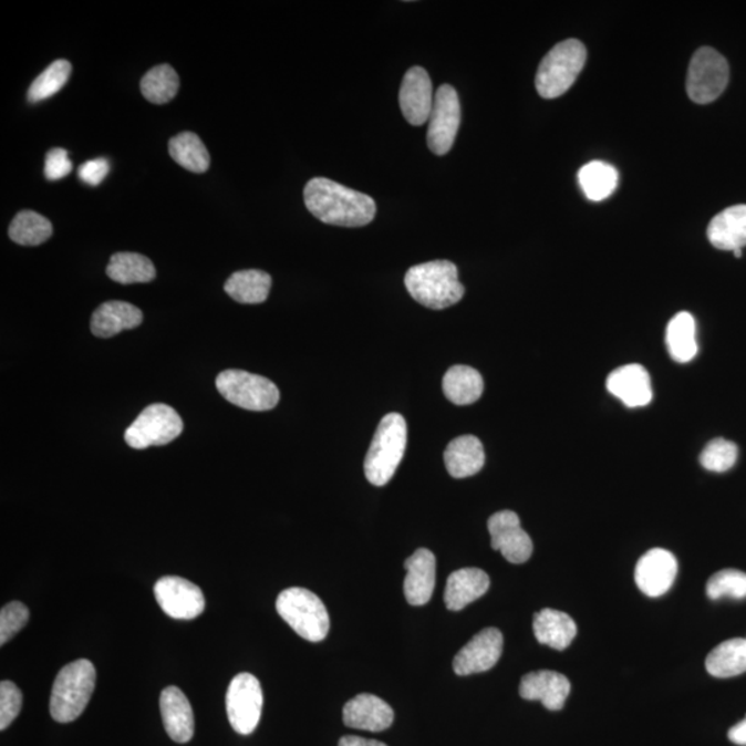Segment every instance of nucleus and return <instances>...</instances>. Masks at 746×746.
Returning <instances> with one entry per match:
<instances>
[{"mask_svg": "<svg viewBox=\"0 0 746 746\" xmlns=\"http://www.w3.org/2000/svg\"><path fill=\"white\" fill-rule=\"evenodd\" d=\"M304 204L325 225L364 227L375 219L376 204L370 195L315 177L304 187Z\"/></svg>", "mask_w": 746, "mask_h": 746, "instance_id": "f257e3e1", "label": "nucleus"}, {"mask_svg": "<svg viewBox=\"0 0 746 746\" xmlns=\"http://www.w3.org/2000/svg\"><path fill=\"white\" fill-rule=\"evenodd\" d=\"M404 281L411 297L427 309H448L460 302L465 294L458 278V267L448 260L427 261L411 267Z\"/></svg>", "mask_w": 746, "mask_h": 746, "instance_id": "f03ea898", "label": "nucleus"}, {"mask_svg": "<svg viewBox=\"0 0 746 746\" xmlns=\"http://www.w3.org/2000/svg\"><path fill=\"white\" fill-rule=\"evenodd\" d=\"M96 687V667L89 660L65 665L55 677L50 715L59 723L74 722L85 712Z\"/></svg>", "mask_w": 746, "mask_h": 746, "instance_id": "7ed1b4c3", "label": "nucleus"}, {"mask_svg": "<svg viewBox=\"0 0 746 746\" xmlns=\"http://www.w3.org/2000/svg\"><path fill=\"white\" fill-rule=\"evenodd\" d=\"M406 448V422L400 414L383 417L364 462L365 476L376 487L386 486L397 472Z\"/></svg>", "mask_w": 746, "mask_h": 746, "instance_id": "20e7f679", "label": "nucleus"}, {"mask_svg": "<svg viewBox=\"0 0 746 746\" xmlns=\"http://www.w3.org/2000/svg\"><path fill=\"white\" fill-rule=\"evenodd\" d=\"M277 611L283 621L309 642H322L330 633V614L319 595L304 588H289L278 595Z\"/></svg>", "mask_w": 746, "mask_h": 746, "instance_id": "39448f33", "label": "nucleus"}, {"mask_svg": "<svg viewBox=\"0 0 746 746\" xmlns=\"http://www.w3.org/2000/svg\"><path fill=\"white\" fill-rule=\"evenodd\" d=\"M587 48L578 39H567L556 44L545 55L537 72L536 86L539 96L558 99L573 85L587 64Z\"/></svg>", "mask_w": 746, "mask_h": 746, "instance_id": "423d86ee", "label": "nucleus"}, {"mask_svg": "<svg viewBox=\"0 0 746 746\" xmlns=\"http://www.w3.org/2000/svg\"><path fill=\"white\" fill-rule=\"evenodd\" d=\"M219 393L248 411H269L280 401V390L269 379L241 370L222 371L216 379Z\"/></svg>", "mask_w": 746, "mask_h": 746, "instance_id": "0eeeda50", "label": "nucleus"}, {"mask_svg": "<svg viewBox=\"0 0 746 746\" xmlns=\"http://www.w3.org/2000/svg\"><path fill=\"white\" fill-rule=\"evenodd\" d=\"M731 70L717 50L701 48L695 52L688 66L687 93L697 104H709L726 91Z\"/></svg>", "mask_w": 746, "mask_h": 746, "instance_id": "6e6552de", "label": "nucleus"}, {"mask_svg": "<svg viewBox=\"0 0 746 746\" xmlns=\"http://www.w3.org/2000/svg\"><path fill=\"white\" fill-rule=\"evenodd\" d=\"M183 432L179 414L166 404L147 406L125 432V442L135 449H146L153 445H166Z\"/></svg>", "mask_w": 746, "mask_h": 746, "instance_id": "1a4fd4ad", "label": "nucleus"}, {"mask_svg": "<svg viewBox=\"0 0 746 746\" xmlns=\"http://www.w3.org/2000/svg\"><path fill=\"white\" fill-rule=\"evenodd\" d=\"M230 725L241 736H249L258 727L263 711V690L258 677L239 673L232 678L226 695Z\"/></svg>", "mask_w": 746, "mask_h": 746, "instance_id": "9d476101", "label": "nucleus"}, {"mask_svg": "<svg viewBox=\"0 0 746 746\" xmlns=\"http://www.w3.org/2000/svg\"><path fill=\"white\" fill-rule=\"evenodd\" d=\"M460 125L458 93L450 85L438 87L434 94L433 110L428 118L427 146L436 155H445L454 146Z\"/></svg>", "mask_w": 746, "mask_h": 746, "instance_id": "9b49d317", "label": "nucleus"}, {"mask_svg": "<svg viewBox=\"0 0 746 746\" xmlns=\"http://www.w3.org/2000/svg\"><path fill=\"white\" fill-rule=\"evenodd\" d=\"M154 594L160 609L174 620H194L205 610L203 590L185 578H160L155 583Z\"/></svg>", "mask_w": 746, "mask_h": 746, "instance_id": "f8f14e48", "label": "nucleus"}, {"mask_svg": "<svg viewBox=\"0 0 746 746\" xmlns=\"http://www.w3.org/2000/svg\"><path fill=\"white\" fill-rule=\"evenodd\" d=\"M488 531L493 549L502 553L511 564H522L530 560L533 545L530 536L522 530L520 517L515 511L502 510L489 517Z\"/></svg>", "mask_w": 746, "mask_h": 746, "instance_id": "ddd939ff", "label": "nucleus"}, {"mask_svg": "<svg viewBox=\"0 0 746 746\" xmlns=\"http://www.w3.org/2000/svg\"><path fill=\"white\" fill-rule=\"evenodd\" d=\"M504 651V634L497 628L483 629L454 659L456 675L469 676L493 670Z\"/></svg>", "mask_w": 746, "mask_h": 746, "instance_id": "4468645a", "label": "nucleus"}, {"mask_svg": "<svg viewBox=\"0 0 746 746\" xmlns=\"http://www.w3.org/2000/svg\"><path fill=\"white\" fill-rule=\"evenodd\" d=\"M434 103L433 83L422 66L406 71L400 89V107L412 126L425 125Z\"/></svg>", "mask_w": 746, "mask_h": 746, "instance_id": "2eb2a0df", "label": "nucleus"}, {"mask_svg": "<svg viewBox=\"0 0 746 746\" xmlns=\"http://www.w3.org/2000/svg\"><path fill=\"white\" fill-rule=\"evenodd\" d=\"M677 576V560L665 549H651L638 561L634 581L650 598H660L672 588Z\"/></svg>", "mask_w": 746, "mask_h": 746, "instance_id": "dca6fc26", "label": "nucleus"}, {"mask_svg": "<svg viewBox=\"0 0 746 746\" xmlns=\"http://www.w3.org/2000/svg\"><path fill=\"white\" fill-rule=\"evenodd\" d=\"M607 388L628 408H640L653 401V387L647 370L639 364L623 365L607 377Z\"/></svg>", "mask_w": 746, "mask_h": 746, "instance_id": "f3484780", "label": "nucleus"}, {"mask_svg": "<svg viewBox=\"0 0 746 746\" xmlns=\"http://www.w3.org/2000/svg\"><path fill=\"white\" fill-rule=\"evenodd\" d=\"M343 722L358 731L379 733L393 725L394 711L376 695L359 694L344 705Z\"/></svg>", "mask_w": 746, "mask_h": 746, "instance_id": "a211bd4d", "label": "nucleus"}, {"mask_svg": "<svg viewBox=\"0 0 746 746\" xmlns=\"http://www.w3.org/2000/svg\"><path fill=\"white\" fill-rule=\"evenodd\" d=\"M404 593L411 605H425L436 587V556L428 549H417L404 562Z\"/></svg>", "mask_w": 746, "mask_h": 746, "instance_id": "6ab92c4d", "label": "nucleus"}, {"mask_svg": "<svg viewBox=\"0 0 746 746\" xmlns=\"http://www.w3.org/2000/svg\"><path fill=\"white\" fill-rule=\"evenodd\" d=\"M571 683L564 675L553 671L528 673L521 678L520 695L527 701H541L545 708L560 711L564 708Z\"/></svg>", "mask_w": 746, "mask_h": 746, "instance_id": "aec40b11", "label": "nucleus"}, {"mask_svg": "<svg viewBox=\"0 0 746 746\" xmlns=\"http://www.w3.org/2000/svg\"><path fill=\"white\" fill-rule=\"evenodd\" d=\"M160 715L168 736L175 743L186 744L194 737L191 704L179 687H166L159 698Z\"/></svg>", "mask_w": 746, "mask_h": 746, "instance_id": "412c9836", "label": "nucleus"}, {"mask_svg": "<svg viewBox=\"0 0 746 746\" xmlns=\"http://www.w3.org/2000/svg\"><path fill=\"white\" fill-rule=\"evenodd\" d=\"M489 583L491 582L487 572L478 568H462L448 578L444 593L445 605L450 611L464 610L488 592Z\"/></svg>", "mask_w": 746, "mask_h": 746, "instance_id": "4be33fe9", "label": "nucleus"}, {"mask_svg": "<svg viewBox=\"0 0 746 746\" xmlns=\"http://www.w3.org/2000/svg\"><path fill=\"white\" fill-rule=\"evenodd\" d=\"M143 322L142 310L131 303L107 302L94 311L91 330L94 336L107 339L118 335L122 331L133 330Z\"/></svg>", "mask_w": 746, "mask_h": 746, "instance_id": "5701e85b", "label": "nucleus"}, {"mask_svg": "<svg viewBox=\"0 0 746 746\" xmlns=\"http://www.w3.org/2000/svg\"><path fill=\"white\" fill-rule=\"evenodd\" d=\"M708 239L721 250L743 249L746 247V205H734L711 220Z\"/></svg>", "mask_w": 746, "mask_h": 746, "instance_id": "b1692460", "label": "nucleus"}, {"mask_svg": "<svg viewBox=\"0 0 746 746\" xmlns=\"http://www.w3.org/2000/svg\"><path fill=\"white\" fill-rule=\"evenodd\" d=\"M533 634L539 643L562 651L577 636V623L566 612L543 609L533 615Z\"/></svg>", "mask_w": 746, "mask_h": 746, "instance_id": "393cba45", "label": "nucleus"}, {"mask_svg": "<svg viewBox=\"0 0 746 746\" xmlns=\"http://www.w3.org/2000/svg\"><path fill=\"white\" fill-rule=\"evenodd\" d=\"M445 466L450 476L466 478L477 475L486 464L484 447L475 436L456 437L444 454Z\"/></svg>", "mask_w": 746, "mask_h": 746, "instance_id": "a878e982", "label": "nucleus"}, {"mask_svg": "<svg viewBox=\"0 0 746 746\" xmlns=\"http://www.w3.org/2000/svg\"><path fill=\"white\" fill-rule=\"evenodd\" d=\"M445 397L455 405H470L481 397L484 381L480 372L466 365H455L443 379Z\"/></svg>", "mask_w": 746, "mask_h": 746, "instance_id": "bb28decb", "label": "nucleus"}, {"mask_svg": "<svg viewBox=\"0 0 746 746\" xmlns=\"http://www.w3.org/2000/svg\"><path fill=\"white\" fill-rule=\"evenodd\" d=\"M666 346L677 363H690L698 353L697 325L687 311L678 313L666 328Z\"/></svg>", "mask_w": 746, "mask_h": 746, "instance_id": "cd10ccee", "label": "nucleus"}, {"mask_svg": "<svg viewBox=\"0 0 746 746\" xmlns=\"http://www.w3.org/2000/svg\"><path fill=\"white\" fill-rule=\"evenodd\" d=\"M271 277L261 270L234 272L225 283L228 297L241 304H260L269 298Z\"/></svg>", "mask_w": 746, "mask_h": 746, "instance_id": "c85d7f7f", "label": "nucleus"}, {"mask_svg": "<svg viewBox=\"0 0 746 746\" xmlns=\"http://www.w3.org/2000/svg\"><path fill=\"white\" fill-rule=\"evenodd\" d=\"M705 667L714 677L743 675L746 672V639H731L717 645L706 656Z\"/></svg>", "mask_w": 746, "mask_h": 746, "instance_id": "c756f323", "label": "nucleus"}, {"mask_svg": "<svg viewBox=\"0 0 746 746\" xmlns=\"http://www.w3.org/2000/svg\"><path fill=\"white\" fill-rule=\"evenodd\" d=\"M111 280L131 286V283L152 282L157 276L153 261L141 253L118 252L111 256L107 267Z\"/></svg>", "mask_w": 746, "mask_h": 746, "instance_id": "7c9ffc66", "label": "nucleus"}, {"mask_svg": "<svg viewBox=\"0 0 746 746\" xmlns=\"http://www.w3.org/2000/svg\"><path fill=\"white\" fill-rule=\"evenodd\" d=\"M578 180L587 198L600 203L615 191L618 170L610 164L592 160L579 170Z\"/></svg>", "mask_w": 746, "mask_h": 746, "instance_id": "2f4dec72", "label": "nucleus"}, {"mask_svg": "<svg viewBox=\"0 0 746 746\" xmlns=\"http://www.w3.org/2000/svg\"><path fill=\"white\" fill-rule=\"evenodd\" d=\"M169 154L176 164L193 174H205L209 169L210 157L205 144L193 132H183L170 138Z\"/></svg>", "mask_w": 746, "mask_h": 746, "instance_id": "473e14b6", "label": "nucleus"}, {"mask_svg": "<svg viewBox=\"0 0 746 746\" xmlns=\"http://www.w3.org/2000/svg\"><path fill=\"white\" fill-rule=\"evenodd\" d=\"M52 234V222L33 210H22L17 214L9 227L11 241L24 245V247H37V245L46 242Z\"/></svg>", "mask_w": 746, "mask_h": 746, "instance_id": "72a5a7b5", "label": "nucleus"}, {"mask_svg": "<svg viewBox=\"0 0 746 746\" xmlns=\"http://www.w3.org/2000/svg\"><path fill=\"white\" fill-rule=\"evenodd\" d=\"M141 87L149 103L163 105L174 100L179 92V75L169 64H160L143 76Z\"/></svg>", "mask_w": 746, "mask_h": 746, "instance_id": "f704fd0d", "label": "nucleus"}, {"mask_svg": "<svg viewBox=\"0 0 746 746\" xmlns=\"http://www.w3.org/2000/svg\"><path fill=\"white\" fill-rule=\"evenodd\" d=\"M71 72L72 65L70 61L55 60L28 89V100H30V103L43 102V100L59 93L65 86V83L69 82Z\"/></svg>", "mask_w": 746, "mask_h": 746, "instance_id": "c9c22d12", "label": "nucleus"}, {"mask_svg": "<svg viewBox=\"0 0 746 746\" xmlns=\"http://www.w3.org/2000/svg\"><path fill=\"white\" fill-rule=\"evenodd\" d=\"M706 594L711 600L722 598H746V573L738 570H722L714 573L706 583Z\"/></svg>", "mask_w": 746, "mask_h": 746, "instance_id": "e433bc0d", "label": "nucleus"}, {"mask_svg": "<svg viewBox=\"0 0 746 746\" xmlns=\"http://www.w3.org/2000/svg\"><path fill=\"white\" fill-rule=\"evenodd\" d=\"M738 459V447L725 438H715L706 445L700 456L704 469L715 473L731 470Z\"/></svg>", "mask_w": 746, "mask_h": 746, "instance_id": "4c0bfd02", "label": "nucleus"}, {"mask_svg": "<svg viewBox=\"0 0 746 746\" xmlns=\"http://www.w3.org/2000/svg\"><path fill=\"white\" fill-rule=\"evenodd\" d=\"M30 621V611L20 601L6 604L0 611V644L4 645L14 638Z\"/></svg>", "mask_w": 746, "mask_h": 746, "instance_id": "58836bf2", "label": "nucleus"}, {"mask_svg": "<svg viewBox=\"0 0 746 746\" xmlns=\"http://www.w3.org/2000/svg\"><path fill=\"white\" fill-rule=\"evenodd\" d=\"M21 706V690L13 682L0 683V731L4 732L15 721Z\"/></svg>", "mask_w": 746, "mask_h": 746, "instance_id": "ea45409f", "label": "nucleus"}, {"mask_svg": "<svg viewBox=\"0 0 746 746\" xmlns=\"http://www.w3.org/2000/svg\"><path fill=\"white\" fill-rule=\"evenodd\" d=\"M72 170V163L69 153L64 148H53L46 154L44 163V176L50 182H58L69 176Z\"/></svg>", "mask_w": 746, "mask_h": 746, "instance_id": "a19ab883", "label": "nucleus"}, {"mask_svg": "<svg viewBox=\"0 0 746 746\" xmlns=\"http://www.w3.org/2000/svg\"><path fill=\"white\" fill-rule=\"evenodd\" d=\"M110 172V164L107 159L99 158L87 160V163L81 165L80 179L83 183H86L89 186H99L102 185L105 177H107Z\"/></svg>", "mask_w": 746, "mask_h": 746, "instance_id": "79ce46f5", "label": "nucleus"}, {"mask_svg": "<svg viewBox=\"0 0 746 746\" xmlns=\"http://www.w3.org/2000/svg\"><path fill=\"white\" fill-rule=\"evenodd\" d=\"M728 739L733 744L746 746V716L745 719L737 723L728 731Z\"/></svg>", "mask_w": 746, "mask_h": 746, "instance_id": "37998d69", "label": "nucleus"}, {"mask_svg": "<svg viewBox=\"0 0 746 746\" xmlns=\"http://www.w3.org/2000/svg\"><path fill=\"white\" fill-rule=\"evenodd\" d=\"M339 746H387L376 739H366L355 736H346L339 742Z\"/></svg>", "mask_w": 746, "mask_h": 746, "instance_id": "c03bdc74", "label": "nucleus"}, {"mask_svg": "<svg viewBox=\"0 0 746 746\" xmlns=\"http://www.w3.org/2000/svg\"><path fill=\"white\" fill-rule=\"evenodd\" d=\"M733 253L734 256H736V258H743V249L734 250Z\"/></svg>", "mask_w": 746, "mask_h": 746, "instance_id": "a18cd8bd", "label": "nucleus"}]
</instances>
